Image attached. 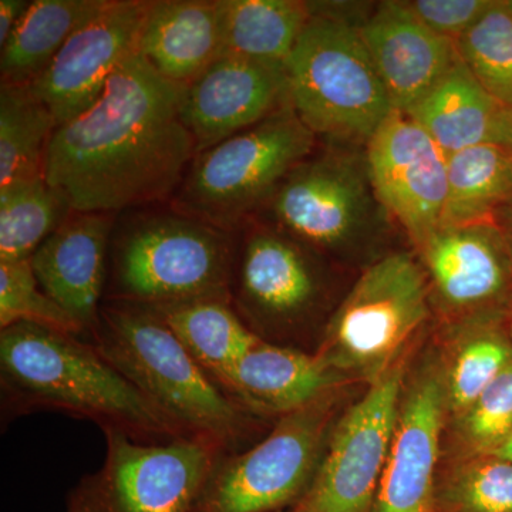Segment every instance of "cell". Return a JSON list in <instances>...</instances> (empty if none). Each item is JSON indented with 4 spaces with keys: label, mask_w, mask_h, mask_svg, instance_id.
Instances as JSON below:
<instances>
[{
    "label": "cell",
    "mask_w": 512,
    "mask_h": 512,
    "mask_svg": "<svg viewBox=\"0 0 512 512\" xmlns=\"http://www.w3.org/2000/svg\"><path fill=\"white\" fill-rule=\"evenodd\" d=\"M183 87L140 53L111 74L89 110L56 128L47 148V183L74 211L120 214L170 204L197 156L181 119Z\"/></svg>",
    "instance_id": "cell-1"
},
{
    "label": "cell",
    "mask_w": 512,
    "mask_h": 512,
    "mask_svg": "<svg viewBox=\"0 0 512 512\" xmlns=\"http://www.w3.org/2000/svg\"><path fill=\"white\" fill-rule=\"evenodd\" d=\"M0 367L3 386L29 406L64 410L130 436L188 434L72 333L29 322L10 325L0 333Z\"/></svg>",
    "instance_id": "cell-2"
},
{
    "label": "cell",
    "mask_w": 512,
    "mask_h": 512,
    "mask_svg": "<svg viewBox=\"0 0 512 512\" xmlns=\"http://www.w3.org/2000/svg\"><path fill=\"white\" fill-rule=\"evenodd\" d=\"M235 249V232L170 204L120 212L110 238V301L144 306L231 301Z\"/></svg>",
    "instance_id": "cell-3"
},
{
    "label": "cell",
    "mask_w": 512,
    "mask_h": 512,
    "mask_svg": "<svg viewBox=\"0 0 512 512\" xmlns=\"http://www.w3.org/2000/svg\"><path fill=\"white\" fill-rule=\"evenodd\" d=\"M255 217L320 255L366 258L369 265L393 252L386 245L403 235L377 197L366 147L319 143Z\"/></svg>",
    "instance_id": "cell-4"
},
{
    "label": "cell",
    "mask_w": 512,
    "mask_h": 512,
    "mask_svg": "<svg viewBox=\"0 0 512 512\" xmlns=\"http://www.w3.org/2000/svg\"><path fill=\"white\" fill-rule=\"evenodd\" d=\"M92 332L94 348L185 433L221 447L238 436L237 404L153 309L103 303Z\"/></svg>",
    "instance_id": "cell-5"
},
{
    "label": "cell",
    "mask_w": 512,
    "mask_h": 512,
    "mask_svg": "<svg viewBox=\"0 0 512 512\" xmlns=\"http://www.w3.org/2000/svg\"><path fill=\"white\" fill-rule=\"evenodd\" d=\"M429 284L412 248L360 271L326 322L316 353L348 382L373 384L404 356L433 315Z\"/></svg>",
    "instance_id": "cell-6"
},
{
    "label": "cell",
    "mask_w": 512,
    "mask_h": 512,
    "mask_svg": "<svg viewBox=\"0 0 512 512\" xmlns=\"http://www.w3.org/2000/svg\"><path fill=\"white\" fill-rule=\"evenodd\" d=\"M289 96L319 143L366 147L392 113L359 28L312 15L286 62Z\"/></svg>",
    "instance_id": "cell-7"
},
{
    "label": "cell",
    "mask_w": 512,
    "mask_h": 512,
    "mask_svg": "<svg viewBox=\"0 0 512 512\" xmlns=\"http://www.w3.org/2000/svg\"><path fill=\"white\" fill-rule=\"evenodd\" d=\"M318 146V137L289 101L255 126L197 154L170 205L224 231H238Z\"/></svg>",
    "instance_id": "cell-8"
},
{
    "label": "cell",
    "mask_w": 512,
    "mask_h": 512,
    "mask_svg": "<svg viewBox=\"0 0 512 512\" xmlns=\"http://www.w3.org/2000/svg\"><path fill=\"white\" fill-rule=\"evenodd\" d=\"M339 389L281 416L265 440L217 464L197 512H284L308 491L333 429Z\"/></svg>",
    "instance_id": "cell-9"
},
{
    "label": "cell",
    "mask_w": 512,
    "mask_h": 512,
    "mask_svg": "<svg viewBox=\"0 0 512 512\" xmlns=\"http://www.w3.org/2000/svg\"><path fill=\"white\" fill-rule=\"evenodd\" d=\"M104 430L106 463L80 494L90 511L197 512L220 444L201 436L140 444L127 431Z\"/></svg>",
    "instance_id": "cell-10"
},
{
    "label": "cell",
    "mask_w": 512,
    "mask_h": 512,
    "mask_svg": "<svg viewBox=\"0 0 512 512\" xmlns=\"http://www.w3.org/2000/svg\"><path fill=\"white\" fill-rule=\"evenodd\" d=\"M406 376L403 356L340 416L308 491L291 512H372Z\"/></svg>",
    "instance_id": "cell-11"
},
{
    "label": "cell",
    "mask_w": 512,
    "mask_h": 512,
    "mask_svg": "<svg viewBox=\"0 0 512 512\" xmlns=\"http://www.w3.org/2000/svg\"><path fill=\"white\" fill-rule=\"evenodd\" d=\"M429 284L433 311L448 325L512 315V262L494 221L440 225L412 248Z\"/></svg>",
    "instance_id": "cell-12"
},
{
    "label": "cell",
    "mask_w": 512,
    "mask_h": 512,
    "mask_svg": "<svg viewBox=\"0 0 512 512\" xmlns=\"http://www.w3.org/2000/svg\"><path fill=\"white\" fill-rule=\"evenodd\" d=\"M235 238L231 303L244 322L293 325L318 309L323 255L258 217L249 218Z\"/></svg>",
    "instance_id": "cell-13"
},
{
    "label": "cell",
    "mask_w": 512,
    "mask_h": 512,
    "mask_svg": "<svg viewBox=\"0 0 512 512\" xmlns=\"http://www.w3.org/2000/svg\"><path fill=\"white\" fill-rule=\"evenodd\" d=\"M377 197L409 247L443 221L448 194V156L402 111L393 110L366 146Z\"/></svg>",
    "instance_id": "cell-14"
},
{
    "label": "cell",
    "mask_w": 512,
    "mask_h": 512,
    "mask_svg": "<svg viewBox=\"0 0 512 512\" xmlns=\"http://www.w3.org/2000/svg\"><path fill=\"white\" fill-rule=\"evenodd\" d=\"M447 399L441 359L406 376L372 512H436L437 464Z\"/></svg>",
    "instance_id": "cell-15"
},
{
    "label": "cell",
    "mask_w": 512,
    "mask_h": 512,
    "mask_svg": "<svg viewBox=\"0 0 512 512\" xmlns=\"http://www.w3.org/2000/svg\"><path fill=\"white\" fill-rule=\"evenodd\" d=\"M150 0H106L69 37L45 73L30 84L57 127L99 100L111 74L138 53Z\"/></svg>",
    "instance_id": "cell-16"
},
{
    "label": "cell",
    "mask_w": 512,
    "mask_h": 512,
    "mask_svg": "<svg viewBox=\"0 0 512 512\" xmlns=\"http://www.w3.org/2000/svg\"><path fill=\"white\" fill-rule=\"evenodd\" d=\"M289 101L286 64L224 55L183 87L181 119L200 154L255 126Z\"/></svg>",
    "instance_id": "cell-17"
},
{
    "label": "cell",
    "mask_w": 512,
    "mask_h": 512,
    "mask_svg": "<svg viewBox=\"0 0 512 512\" xmlns=\"http://www.w3.org/2000/svg\"><path fill=\"white\" fill-rule=\"evenodd\" d=\"M393 109L409 113L457 62L456 43L434 33L399 0L376 3L359 28Z\"/></svg>",
    "instance_id": "cell-18"
},
{
    "label": "cell",
    "mask_w": 512,
    "mask_h": 512,
    "mask_svg": "<svg viewBox=\"0 0 512 512\" xmlns=\"http://www.w3.org/2000/svg\"><path fill=\"white\" fill-rule=\"evenodd\" d=\"M117 214L74 211L30 256L40 288L84 330L99 319Z\"/></svg>",
    "instance_id": "cell-19"
},
{
    "label": "cell",
    "mask_w": 512,
    "mask_h": 512,
    "mask_svg": "<svg viewBox=\"0 0 512 512\" xmlns=\"http://www.w3.org/2000/svg\"><path fill=\"white\" fill-rule=\"evenodd\" d=\"M346 383L348 380L318 355L261 339L239 360L222 386L256 412L285 416Z\"/></svg>",
    "instance_id": "cell-20"
},
{
    "label": "cell",
    "mask_w": 512,
    "mask_h": 512,
    "mask_svg": "<svg viewBox=\"0 0 512 512\" xmlns=\"http://www.w3.org/2000/svg\"><path fill=\"white\" fill-rule=\"evenodd\" d=\"M138 53L175 86L194 82L220 56L217 0H150Z\"/></svg>",
    "instance_id": "cell-21"
},
{
    "label": "cell",
    "mask_w": 512,
    "mask_h": 512,
    "mask_svg": "<svg viewBox=\"0 0 512 512\" xmlns=\"http://www.w3.org/2000/svg\"><path fill=\"white\" fill-rule=\"evenodd\" d=\"M503 110L458 57L436 87L406 114L451 156L495 144Z\"/></svg>",
    "instance_id": "cell-22"
},
{
    "label": "cell",
    "mask_w": 512,
    "mask_h": 512,
    "mask_svg": "<svg viewBox=\"0 0 512 512\" xmlns=\"http://www.w3.org/2000/svg\"><path fill=\"white\" fill-rule=\"evenodd\" d=\"M148 308L220 384L261 340L227 299H194Z\"/></svg>",
    "instance_id": "cell-23"
},
{
    "label": "cell",
    "mask_w": 512,
    "mask_h": 512,
    "mask_svg": "<svg viewBox=\"0 0 512 512\" xmlns=\"http://www.w3.org/2000/svg\"><path fill=\"white\" fill-rule=\"evenodd\" d=\"M217 10L220 56L272 63L288 62L312 18L303 0H217Z\"/></svg>",
    "instance_id": "cell-24"
},
{
    "label": "cell",
    "mask_w": 512,
    "mask_h": 512,
    "mask_svg": "<svg viewBox=\"0 0 512 512\" xmlns=\"http://www.w3.org/2000/svg\"><path fill=\"white\" fill-rule=\"evenodd\" d=\"M106 0H33L0 53L2 83L30 86Z\"/></svg>",
    "instance_id": "cell-25"
},
{
    "label": "cell",
    "mask_w": 512,
    "mask_h": 512,
    "mask_svg": "<svg viewBox=\"0 0 512 512\" xmlns=\"http://www.w3.org/2000/svg\"><path fill=\"white\" fill-rule=\"evenodd\" d=\"M444 357L447 420L470 406L512 362V340L505 322L483 320L450 326Z\"/></svg>",
    "instance_id": "cell-26"
},
{
    "label": "cell",
    "mask_w": 512,
    "mask_h": 512,
    "mask_svg": "<svg viewBox=\"0 0 512 512\" xmlns=\"http://www.w3.org/2000/svg\"><path fill=\"white\" fill-rule=\"evenodd\" d=\"M512 202V157L498 144L448 156V194L441 225L493 221Z\"/></svg>",
    "instance_id": "cell-27"
},
{
    "label": "cell",
    "mask_w": 512,
    "mask_h": 512,
    "mask_svg": "<svg viewBox=\"0 0 512 512\" xmlns=\"http://www.w3.org/2000/svg\"><path fill=\"white\" fill-rule=\"evenodd\" d=\"M57 123L30 86L0 83V187L45 177Z\"/></svg>",
    "instance_id": "cell-28"
},
{
    "label": "cell",
    "mask_w": 512,
    "mask_h": 512,
    "mask_svg": "<svg viewBox=\"0 0 512 512\" xmlns=\"http://www.w3.org/2000/svg\"><path fill=\"white\" fill-rule=\"evenodd\" d=\"M74 212L46 177L0 187V262L30 259Z\"/></svg>",
    "instance_id": "cell-29"
},
{
    "label": "cell",
    "mask_w": 512,
    "mask_h": 512,
    "mask_svg": "<svg viewBox=\"0 0 512 512\" xmlns=\"http://www.w3.org/2000/svg\"><path fill=\"white\" fill-rule=\"evenodd\" d=\"M457 55L485 92L503 107L512 106V16L503 0L456 42Z\"/></svg>",
    "instance_id": "cell-30"
},
{
    "label": "cell",
    "mask_w": 512,
    "mask_h": 512,
    "mask_svg": "<svg viewBox=\"0 0 512 512\" xmlns=\"http://www.w3.org/2000/svg\"><path fill=\"white\" fill-rule=\"evenodd\" d=\"M436 512H512V463L461 458L437 481Z\"/></svg>",
    "instance_id": "cell-31"
},
{
    "label": "cell",
    "mask_w": 512,
    "mask_h": 512,
    "mask_svg": "<svg viewBox=\"0 0 512 512\" xmlns=\"http://www.w3.org/2000/svg\"><path fill=\"white\" fill-rule=\"evenodd\" d=\"M453 421L458 460L491 456L512 431V362Z\"/></svg>",
    "instance_id": "cell-32"
},
{
    "label": "cell",
    "mask_w": 512,
    "mask_h": 512,
    "mask_svg": "<svg viewBox=\"0 0 512 512\" xmlns=\"http://www.w3.org/2000/svg\"><path fill=\"white\" fill-rule=\"evenodd\" d=\"M35 323L79 336L84 328L40 288L30 259L0 262V328Z\"/></svg>",
    "instance_id": "cell-33"
},
{
    "label": "cell",
    "mask_w": 512,
    "mask_h": 512,
    "mask_svg": "<svg viewBox=\"0 0 512 512\" xmlns=\"http://www.w3.org/2000/svg\"><path fill=\"white\" fill-rule=\"evenodd\" d=\"M404 3L427 28L456 43L483 18L494 0H410Z\"/></svg>",
    "instance_id": "cell-34"
},
{
    "label": "cell",
    "mask_w": 512,
    "mask_h": 512,
    "mask_svg": "<svg viewBox=\"0 0 512 512\" xmlns=\"http://www.w3.org/2000/svg\"><path fill=\"white\" fill-rule=\"evenodd\" d=\"M28 0H0V47L5 46L9 36L29 9Z\"/></svg>",
    "instance_id": "cell-35"
},
{
    "label": "cell",
    "mask_w": 512,
    "mask_h": 512,
    "mask_svg": "<svg viewBox=\"0 0 512 512\" xmlns=\"http://www.w3.org/2000/svg\"><path fill=\"white\" fill-rule=\"evenodd\" d=\"M495 144L504 148L512 157V106L504 107Z\"/></svg>",
    "instance_id": "cell-36"
},
{
    "label": "cell",
    "mask_w": 512,
    "mask_h": 512,
    "mask_svg": "<svg viewBox=\"0 0 512 512\" xmlns=\"http://www.w3.org/2000/svg\"><path fill=\"white\" fill-rule=\"evenodd\" d=\"M493 221L500 227L501 232H503L512 262V202L501 208V210L494 215Z\"/></svg>",
    "instance_id": "cell-37"
},
{
    "label": "cell",
    "mask_w": 512,
    "mask_h": 512,
    "mask_svg": "<svg viewBox=\"0 0 512 512\" xmlns=\"http://www.w3.org/2000/svg\"><path fill=\"white\" fill-rule=\"evenodd\" d=\"M491 456L504 458V460L511 461L512 463V431L510 436L505 439L504 443Z\"/></svg>",
    "instance_id": "cell-38"
},
{
    "label": "cell",
    "mask_w": 512,
    "mask_h": 512,
    "mask_svg": "<svg viewBox=\"0 0 512 512\" xmlns=\"http://www.w3.org/2000/svg\"><path fill=\"white\" fill-rule=\"evenodd\" d=\"M70 512H92L87 504L84 503L83 498L77 495L76 500L73 501V507Z\"/></svg>",
    "instance_id": "cell-39"
},
{
    "label": "cell",
    "mask_w": 512,
    "mask_h": 512,
    "mask_svg": "<svg viewBox=\"0 0 512 512\" xmlns=\"http://www.w3.org/2000/svg\"><path fill=\"white\" fill-rule=\"evenodd\" d=\"M505 328H507L508 335H510V338L512 340V315L510 318L505 320Z\"/></svg>",
    "instance_id": "cell-40"
},
{
    "label": "cell",
    "mask_w": 512,
    "mask_h": 512,
    "mask_svg": "<svg viewBox=\"0 0 512 512\" xmlns=\"http://www.w3.org/2000/svg\"><path fill=\"white\" fill-rule=\"evenodd\" d=\"M505 8H507L508 12L511 13L512 16V0H503Z\"/></svg>",
    "instance_id": "cell-41"
}]
</instances>
